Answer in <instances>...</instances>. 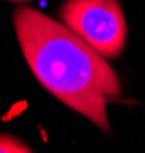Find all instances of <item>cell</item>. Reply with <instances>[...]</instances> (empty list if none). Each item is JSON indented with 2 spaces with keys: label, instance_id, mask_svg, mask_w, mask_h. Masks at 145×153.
I'll use <instances>...</instances> for the list:
<instances>
[{
  "label": "cell",
  "instance_id": "6da1fadb",
  "mask_svg": "<svg viewBox=\"0 0 145 153\" xmlns=\"http://www.w3.org/2000/svg\"><path fill=\"white\" fill-rule=\"evenodd\" d=\"M14 29L40 84L101 130L110 132L107 100L121 95V81L105 57L61 22L29 6L16 9Z\"/></svg>",
  "mask_w": 145,
  "mask_h": 153
},
{
  "label": "cell",
  "instance_id": "7a4b0ae2",
  "mask_svg": "<svg viewBox=\"0 0 145 153\" xmlns=\"http://www.w3.org/2000/svg\"><path fill=\"white\" fill-rule=\"evenodd\" d=\"M58 17L102 57L118 58L122 54L127 23L118 0H66Z\"/></svg>",
  "mask_w": 145,
  "mask_h": 153
},
{
  "label": "cell",
  "instance_id": "3957f363",
  "mask_svg": "<svg viewBox=\"0 0 145 153\" xmlns=\"http://www.w3.org/2000/svg\"><path fill=\"white\" fill-rule=\"evenodd\" d=\"M0 153H32V150L16 136L0 133Z\"/></svg>",
  "mask_w": 145,
  "mask_h": 153
},
{
  "label": "cell",
  "instance_id": "277c9868",
  "mask_svg": "<svg viewBox=\"0 0 145 153\" xmlns=\"http://www.w3.org/2000/svg\"><path fill=\"white\" fill-rule=\"evenodd\" d=\"M12 2H26V0H12Z\"/></svg>",
  "mask_w": 145,
  "mask_h": 153
}]
</instances>
